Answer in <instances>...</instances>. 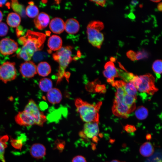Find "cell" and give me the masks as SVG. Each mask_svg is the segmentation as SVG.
<instances>
[{"instance_id": "b9f144b4", "label": "cell", "mask_w": 162, "mask_h": 162, "mask_svg": "<svg viewBox=\"0 0 162 162\" xmlns=\"http://www.w3.org/2000/svg\"><path fill=\"white\" fill-rule=\"evenodd\" d=\"M151 1L154 2H158L161 1V0H151Z\"/></svg>"}, {"instance_id": "7c38bea8", "label": "cell", "mask_w": 162, "mask_h": 162, "mask_svg": "<svg viewBox=\"0 0 162 162\" xmlns=\"http://www.w3.org/2000/svg\"><path fill=\"white\" fill-rule=\"evenodd\" d=\"M104 68L103 74L106 78L107 82L112 86L115 82V78L119 76L117 69L113 63L111 61L106 63Z\"/></svg>"}, {"instance_id": "f1b7e54d", "label": "cell", "mask_w": 162, "mask_h": 162, "mask_svg": "<svg viewBox=\"0 0 162 162\" xmlns=\"http://www.w3.org/2000/svg\"><path fill=\"white\" fill-rule=\"evenodd\" d=\"M149 54L148 52L144 49L136 53V60H138L148 58Z\"/></svg>"}, {"instance_id": "277c9868", "label": "cell", "mask_w": 162, "mask_h": 162, "mask_svg": "<svg viewBox=\"0 0 162 162\" xmlns=\"http://www.w3.org/2000/svg\"><path fill=\"white\" fill-rule=\"evenodd\" d=\"M72 47L70 46L62 47L53 54V58L59 65L57 74L58 82L61 81L65 75V69L72 60Z\"/></svg>"}, {"instance_id": "ffe728a7", "label": "cell", "mask_w": 162, "mask_h": 162, "mask_svg": "<svg viewBox=\"0 0 162 162\" xmlns=\"http://www.w3.org/2000/svg\"><path fill=\"white\" fill-rule=\"evenodd\" d=\"M37 73L42 77L48 76L51 72L50 65L46 62H42L39 63L37 66Z\"/></svg>"}, {"instance_id": "8992f818", "label": "cell", "mask_w": 162, "mask_h": 162, "mask_svg": "<svg viewBox=\"0 0 162 162\" xmlns=\"http://www.w3.org/2000/svg\"><path fill=\"white\" fill-rule=\"evenodd\" d=\"M23 110L31 117L35 125L42 126L47 120L46 116L32 99L28 100Z\"/></svg>"}, {"instance_id": "5bb4252c", "label": "cell", "mask_w": 162, "mask_h": 162, "mask_svg": "<svg viewBox=\"0 0 162 162\" xmlns=\"http://www.w3.org/2000/svg\"><path fill=\"white\" fill-rule=\"evenodd\" d=\"M50 17L46 13L41 12L35 17L34 22L35 27L41 30L47 26L50 22Z\"/></svg>"}, {"instance_id": "74e56055", "label": "cell", "mask_w": 162, "mask_h": 162, "mask_svg": "<svg viewBox=\"0 0 162 162\" xmlns=\"http://www.w3.org/2000/svg\"><path fill=\"white\" fill-rule=\"evenodd\" d=\"M162 2H160L159 3L157 6V8L158 10L160 11H162Z\"/></svg>"}, {"instance_id": "7402d4cb", "label": "cell", "mask_w": 162, "mask_h": 162, "mask_svg": "<svg viewBox=\"0 0 162 162\" xmlns=\"http://www.w3.org/2000/svg\"><path fill=\"white\" fill-rule=\"evenodd\" d=\"M21 21L20 16L17 13L11 12L8 15L6 22L8 24L12 27H16L20 24Z\"/></svg>"}, {"instance_id": "4fadbf2b", "label": "cell", "mask_w": 162, "mask_h": 162, "mask_svg": "<svg viewBox=\"0 0 162 162\" xmlns=\"http://www.w3.org/2000/svg\"><path fill=\"white\" fill-rule=\"evenodd\" d=\"M16 123L21 126H31L35 124L31 117L24 110L19 112L15 117Z\"/></svg>"}, {"instance_id": "d4e9b609", "label": "cell", "mask_w": 162, "mask_h": 162, "mask_svg": "<svg viewBox=\"0 0 162 162\" xmlns=\"http://www.w3.org/2000/svg\"><path fill=\"white\" fill-rule=\"evenodd\" d=\"M136 118L140 120L145 119L148 115V111L147 108L143 106H138L135 111Z\"/></svg>"}, {"instance_id": "cb8c5ba5", "label": "cell", "mask_w": 162, "mask_h": 162, "mask_svg": "<svg viewBox=\"0 0 162 162\" xmlns=\"http://www.w3.org/2000/svg\"><path fill=\"white\" fill-rule=\"evenodd\" d=\"M39 87L42 91L47 92L52 88V82L48 78H42L39 82Z\"/></svg>"}, {"instance_id": "603a6c76", "label": "cell", "mask_w": 162, "mask_h": 162, "mask_svg": "<svg viewBox=\"0 0 162 162\" xmlns=\"http://www.w3.org/2000/svg\"><path fill=\"white\" fill-rule=\"evenodd\" d=\"M25 10L26 14L30 18L36 17L39 14V11L38 8L34 4L33 2H29Z\"/></svg>"}, {"instance_id": "4dcf8cb0", "label": "cell", "mask_w": 162, "mask_h": 162, "mask_svg": "<svg viewBox=\"0 0 162 162\" xmlns=\"http://www.w3.org/2000/svg\"><path fill=\"white\" fill-rule=\"evenodd\" d=\"M22 139H20V138L17 140H14L11 142V144L13 147L15 148H19L22 146Z\"/></svg>"}, {"instance_id": "83f0119b", "label": "cell", "mask_w": 162, "mask_h": 162, "mask_svg": "<svg viewBox=\"0 0 162 162\" xmlns=\"http://www.w3.org/2000/svg\"><path fill=\"white\" fill-rule=\"evenodd\" d=\"M162 60L159 59L155 61L152 64V70L158 78L160 77L162 73Z\"/></svg>"}, {"instance_id": "30bf717a", "label": "cell", "mask_w": 162, "mask_h": 162, "mask_svg": "<svg viewBox=\"0 0 162 162\" xmlns=\"http://www.w3.org/2000/svg\"><path fill=\"white\" fill-rule=\"evenodd\" d=\"M17 43L14 40L6 38L0 41V52L4 56L12 54L18 49Z\"/></svg>"}, {"instance_id": "8fae6325", "label": "cell", "mask_w": 162, "mask_h": 162, "mask_svg": "<svg viewBox=\"0 0 162 162\" xmlns=\"http://www.w3.org/2000/svg\"><path fill=\"white\" fill-rule=\"evenodd\" d=\"M20 72L23 77L32 78L37 74V66L32 61H25L20 65Z\"/></svg>"}, {"instance_id": "d590c367", "label": "cell", "mask_w": 162, "mask_h": 162, "mask_svg": "<svg viewBox=\"0 0 162 162\" xmlns=\"http://www.w3.org/2000/svg\"><path fill=\"white\" fill-rule=\"evenodd\" d=\"M4 4H6L8 7H10V4L7 2V1L0 0V7H2Z\"/></svg>"}, {"instance_id": "f35d334b", "label": "cell", "mask_w": 162, "mask_h": 162, "mask_svg": "<svg viewBox=\"0 0 162 162\" xmlns=\"http://www.w3.org/2000/svg\"><path fill=\"white\" fill-rule=\"evenodd\" d=\"M3 14L1 11L0 10V22H1L3 19Z\"/></svg>"}, {"instance_id": "484cf974", "label": "cell", "mask_w": 162, "mask_h": 162, "mask_svg": "<svg viewBox=\"0 0 162 162\" xmlns=\"http://www.w3.org/2000/svg\"><path fill=\"white\" fill-rule=\"evenodd\" d=\"M123 87L125 91L129 95L137 98V90L132 83L124 81Z\"/></svg>"}, {"instance_id": "5b68a950", "label": "cell", "mask_w": 162, "mask_h": 162, "mask_svg": "<svg viewBox=\"0 0 162 162\" xmlns=\"http://www.w3.org/2000/svg\"><path fill=\"white\" fill-rule=\"evenodd\" d=\"M104 28L103 23L99 21L90 22L87 28L88 42L92 46L100 48L104 40V36L100 32Z\"/></svg>"}, {"instance_id": "d6986e66", "label": "cell", "mask_w": 162, "mask_h": 162, "mask_svg": "<svg viewBox=\"0 0 162 162\" xmlns=\"http://www.w3.org/2000/svg\"><path fill=\"white\" fill-rule=\"evenodd\" d=\"M62 41L59 36L53 35L49 38L48 46L50 49L52 51H58L62 47Z\"/></svg>"}, {"instance_id": "7a4b0ae2", "label": "cell", "mask_w": 162, "mask_h": 162, "mask_svg": "<svg viewBox=\"0 0 162 162\" xmlns=\"http://www.w3.org/2000/svg\"><path fill=\"white\" fill-rule=\"evenodd\" d=\"M74 103L76 111L83 122L85 123H99V112L102 104L101 101L95 104H91L80 98H77L75 99Z\"/></svg>"}, {"instance_id": "8d00e7d4", "label": "cell", "mask_w": 162, "mask_h": 162, "mask_svg": "<svg viewBox=\"0 0 162 162\" xmlns=\"http://www.w3.org/2000/svg\"><path fill=\"white\" fill-rule=\"evenodd\" d=\"M138 3V2L136 0L132 1L130 4V6L131 8L133 9L135 7L136 5Z\"/></svg>"}, {"instance_id": "4316f807", "label": "cell", "mask_w": 162, "mask_h": 162, "mask_svg": "<svg viewBox=\"0 0 162 162\" xmlns=\"http://www.w3.org/2000/svg\"><path fill=\"white\" fill-rule=\"evenodd\" d=\"M8 139V136L6 135L0 137V160L2 162H5L4 154Z\"/></svg>"}, {"instance_id": "ab89813d", "label": "cell", "mask_w": 162, "mask_h": 162, "mask_svg": "<svg viewBox=\"0 0 162 162\" xmlns=\"http://www.w3.org/2000/svg\"><path fill=\"white\" fill-rule=\"evenodd\" d=\"M110 60L111 61V62H113L116 61V59L114 57H111L110 58Z\"/></svg>"}, {"instance_id": "f546056e", "label": "cell", "mask_w": 162, "mask_h": 162, "mask_svg": "<svg viewBox=\"0 0 162 162\" xmlns=\"http://www.w3.org/2000/svg\"><path fill=\"white\" fill-rule=\"evenodd\" d=\"M8 31V28L7 25L2 22H0V36H5Z\"/></svg>"}, {"instance_id": "ac0fdd59", "label": "cell", "mask_w": 162, "mask_h": 162, "mask_svg": "<svg viewBox=\"0 0 162 162\" xmlns=\"http://www.w3.org/2000/svg\"><path fill=\"white\" fill-rule=\"evenodd\" d=\"M80 27L78 22L74 18L68 19L65 22L64 29L67 33L69 34L76 33L79 30Z\"/></svg>"}, {"instance_id": "e575fe53", "label": "cell", "mask_w": 162, "mask_h": 162, "mask_svg": "<svg viewBox=\"0 0 162 162\" xmlns=\"http://www.w3.org/2000/svg\"><path fill=\"white\" fill-rule=\"evenodd\" d=\"M90 1L94 2L102 7H104L106 3L105 0H91Z\"/></svg>"}, {"instance_id": "9c48e42d", "label": "cell", "mask_w": 162, "mask_h": 162, "mask_svg": "<svg viewBox=\"0 0 162 162\" xmlns=\"http://www.w3.org/2000/svg\"><path fill=\"white\" fill-rule=\"evenodd\" d=\"M113 113L120 118H127L134 111L127 105L115 98L112 107Z\"/></svg>"}, {"instance_id": "d6a6232c", "label": "cell", "mask_w": 162, "mask_h": 162, "mask_svg": "<svg viewBox=\"0 0 162 162\" xmlns=\"http://www.w3.org/2000/svg\"><path fill=\"white\" fill-rule=\"evenodd\" d=\"M72 162H87V161L85 158L83 156L78 155L73 158Z\"/></svg>"}, {"instance_id": "3957f363", "label": "cell", "mask_w": 162, "mask_h": 162, "mask_svg": "<svg viewBox=\"0 0 162 162\" xmlns=\"http://www.w3.org/2000/svg\"><path fill=\"white\" fill-rule=\"evenodd\" d=\"M139 92L153 95L158 90L155 85V78L151 74L134 76L130 81Z\"/></svg>"}, {"instance_id": "ba28073f", "label": "cell", "mask_w": 162, "mask_h": 162, "mask_svg": "<svg viewBox=\"0 0 162 162\" xmlns=\"http://www.w3.org/2000/svg\"><path fill=\"white\" fill-rule=\"evenodd\" d=\"M98 123L89 122L85 123L80 136L89 139H92L94 141H97V136L99 132Z\"/></svg>"}, {"instance_id": "60d3db41", "label": "cell", "mask_w": 162, "mask_h": 162, "mask_svg": "<svg viewBox=\"0 0 162 162\" xmlns=\"http://www.w3.org/2000/svg\"><path fill=\"white\" fill-rule=\"evenodd\" d=\"M125 162L124 161H121L117 160H114L110 162Z\"/></svg>"}, {"instance_id": "836d02e7", "label": "cell", "mask_w": 162, "mask_h": 162, "mask_svg": "<svg viewBox=\"0 0 162 162\" xmlns=\"http://www.w3.org/2000/svg\"><path fill=\"white\" fill-rule=\"evenodd\" d=\"M124 129L128 133H131L135 132L136 130V127L132 125L128 124L124 127Z\"/></svg>"}, {"instance_id": "52a82bcc", "label": "cell", "mask_w": 162, "mask_h": 162, "mask_svg": "<svg viewBox=\"0 0 162 162\" xmlns=\"http://www.w3.org/2000/svg\"><path fill=\"white\" fill-rule=\"evenodd\" d=\"M14 62H6L0 65V80L5 83L14 80L17 74Z\"/></svg>"}, {"instance_id": "1f68e13d", "label": "cell", "mask_w": 162, "mask_h": 162, "mask_svg": "<svg viewBox=\"0 0 162 162\" xmlns=\"http://www.w3.org/2000/svg\"><path fill=\"white\" fill-rule=\"evenodd\" d=\"M136 53L132 50L128 51L126 53V55L127 57L133 61L136 60Z\"/></svg>"}, {"instance_id": "44dd1931", "label": "cell", "mask_w": 162, "mask_h": 162, "mask_svg": "<svg viewBox=\"0 0 162 162\" xmlns=\"http://www.w3.org/2000/svg\"><path fill=\"white\" fill-rule=\"evenodd\" d=\"M139 151L142 156L148 157L153 154L154 152V148L151 142H146L141 146Z\"/></svg>"}, {"instance_id": "e0dca14e", "label": "cell", "mask_w": 162, "mask_h": 162, "mask_svg": "<svg viewBox=\"0 0 162 162\" xmlns=\"http://www.w3.org/2000/svg\"><path fill=\"white\" fill-rule=\"evenodd\" d=\"M47 99L50 103L56 104L59 103L62 98L60 91L56 88H53L47 92Z\"/></svg>"}, {"instance_id": "2e32d148", "label": "cell", "mask_w": 162, "mask_h": 162, "mask_svg": "<svg viewBox=\"0 0 162 162\" xmlns=\"http://www.w3.org/2000/svg\"><path fill=\"white\" fill-rule=\"evenodd\" d=\"M49 27L51 30L54 33L60 34L64 30L65 22L61 18L55 17L51 20Z\"/></svg>"}, {"instance_id": "9a60e30c", "label": "cell", "mask_w": 162, "mask_h": 162, "mask_svg": "<svg viewBox=\"0 0 162 162\" xmlns=\"http://www.w3.org/2000/svg\"><path fill=\"white\" fill-rule=\"evenodd\" d=\"M30 154L34 158L40 159L46 154V148L42 144L36 143L33 144L30 148Z\"/></svg>"}, {"instance_id": "6da1fadb", "label": "cell", "mask_w": 162, "mask_h": 162, "mask_svg": "<svg viewBox=\"0 0 162 162\" xmlns=\"http://www.w3.org/2000/svg\"><path fill=\"white\" fill-rule=\"evenodd\" d=\"M46 38L43 33L28 30L25 35L19 39L22 46L17 53L18 58L30 61L34 53L41 49Z\"/></svg>"}]
</instances>
